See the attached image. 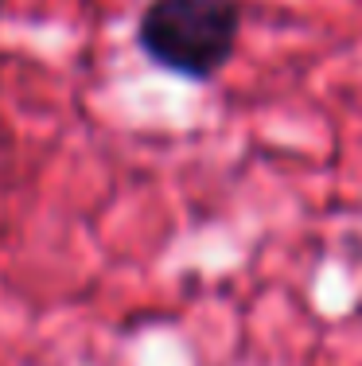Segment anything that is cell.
Returning a JSON list of instances; mask_svg holds the SVG:
<instances>
[{"instance_id":"6da1fadb","label":"cell","mask_w":362,"mask_h":366,"mask_svg":"<svg viewBox=\"0 0 362 366\" xmlns=\"http://www.w3.org/2000/svg\"><path fill=\"white\" fill-rule=\"evenodd\" d=\"M241 12L234 0H152L141 16V47L164 71L211 78L234 55Z\"/></svg>"}]
</instances>
